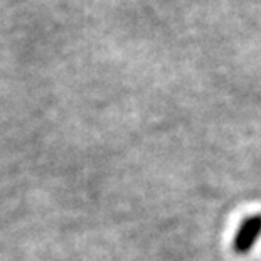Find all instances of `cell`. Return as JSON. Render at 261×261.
Returning a JSON list of instances; mask_svg holds the SVG:
<instances>
[{
  "label": "cell",
  "instance_id": "obj_1",
  "mask_svg": "<svg viewBox=\"0 0 261 261\" xmlns=\"http://www.w3.org/2000/svg\"><path fill=\"white\" fill-rule=\"evenodd\" d=\"M259 234H261V214H254L251 218L244 219L234 236V243H232L234 251L241 254L248 253L254 246Z\"/></svg>",
  "mask_w": 261,
  "mask_h": 261
}]
</instances>
